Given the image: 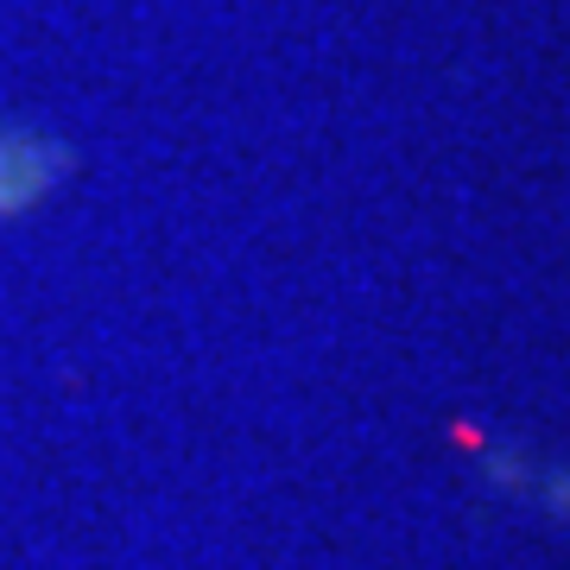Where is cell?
Returning <instances> with one entry per match:
<instances>
[{
	"instance_id": "6da1fadb",
	"label": "cell",
	"mask_w": 570,
	"mask_h": 570,
	"mask_svg": "<svg viewBox=\"0 0 570 570\" xmlns=\"http://www.w3.org/2000/svg\"><path fill=\"white\" fill-rule=\"evenodd\" d=\"M70 140L63 134H45V127L26 121H0V223H20L32 209L63 190L70 178Z\"/></svg>"
}]
</instances>
